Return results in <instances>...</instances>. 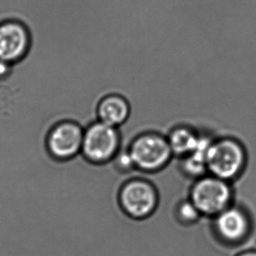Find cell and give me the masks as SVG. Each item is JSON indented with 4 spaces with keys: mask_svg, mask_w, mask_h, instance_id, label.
I'll return each instance as SVG.
<instances>
[{
    "mask_svg": "<svg viewBox=\"0 0 256 256\" xmlns=\"http://www.w3.org/2000/svg\"><path fill=\"white\" fill-rule=\"evenodd\" d=\"M14 66L9 63L0 60V82L7 80L10 76Z\"/></svg>",
    "mask_w": 256,
    "mask_h": 256,
    "instance_id": "5bb4252c",
    "label": "cell"
},
{
    "mask_svg": "<svg viewBox=\"0 0 256 256\" xmlns=\"http://www.w3.org/2000/svg\"><path fill=\"white\" fill-rule=\"evenodd\" d=\"M212 140L208 136H201L197 148L194 152L180 160V169L187 178H200L208 172L206 166V154Z\"/></svg>",
    "mask_w": 256,
    "mask_h": 256,
    "instance_id": "8fae6325",
    "label": "cell"
},
{
    "mask_svg": "<svg viewBox=\"0 0 256 256\" xmlns=\"http://www.w3.org/2000/svg\"><path fill=\"white\" fill-rule=\"evenodd\" d=\"M246 155L240 142L231 138L212 141L206 154L208 172L212 176L228 180L242 170Z\"/></svg>",
    "mask_w": 256,
    "mask_h": 256,
    "instance_id": "8992f818",
    "label": "cell"
},
{
    "mask_svg": "<svg viewBox=\"0 0 256 256\" xmlns=\"http://www.w3.org/2000/svg\"><path fill=\"white\" fill-rule=\"evenodd\" d=\"M84 128L76 121L65 119L49 128L45 146L49 156L58 162H66L80 155Z\"/></svg>",
    "mask_w": 256,
    "mask_h": 256,
    "instance_id": "5b68a950",
    "label": "cell"
},
{
    "mask_svg": "<svg viewBox=\"0 0 256 256\" xmlns=\"http://www.w3.org/2000/svg\"><path fill=\"white\" fill-rule=\"evenodd\" d=\"M111 163H113L114 169L120 173H128L136 170L135 164L127 147L125 149L122 148Z\"/></svg>",
    "mask_w": 256,
    "mask_h": 256,
    "instance_id": "4fadbf2b",
    "label": "cell"
},
{
    "mask_svg": "<svg viewBox=\"0 0 256 256\" xmlns=\"http://www.w3.org/2000/svg\"><path fill=\"white\" fill-rule=\"evenodd\" d=\"M127 149L135 164L136 170L149 174L166 169L174 158L166 135L153 130L136 136Z\"/></svg>",
    "mask_w": 256,
    "mask_h": 256,
    "instance_id": "6da1fadb",
    "label": "cell"
},
{
    "mask_svg": "<svg viewBox=\"0 0 256 256\" xmlns=\"http://www.w3.org/2000/svg\"><path fill=\"white\" fill-rule=\"evenodd\" d=\"M232 190L226 180L217 176H201L190 186L189 197L201 215L215 217L229 208Z\"/></svg>",
    "mask_w": 256,
    "mask_h": 256,
    "instance_id": "277c9868",
    "label": "cell"
},
{
    "mask_svg": "<svg viewBox=\"0 0 256 256\" xmlns=\"http://www.w3.org/2000/svg\"><path fill=\"white\" fill-rule=\"evenodd\" d=\"M201 216L200 212L188 198L180 201L175 208V217L182 225H192Z\"/></svg>",
    "mask_w": 256,
    "mask_h": 256,
    "instance_id": "7c38bea8",
    "label": "cell"
},
{
    "mask_svg": "<svg viewBox=\"0 0 256 256\" xmlns=\"http://www.w3.org/2000/svg\"><path fill=\"white\" fill-rule=\"evenodd\" d=\"M31 46V34L23 23H0V60L15 66L26 58Z\"/></svg>",
    "mask_w": 256,
    "mask_h": 256,
    "instance_id": "52a82bcc",
    "label": "cell"
},
{
    "mask_svg": "<svg viewBox=\"0 0 256 256\" xmlns=\"http://www.w3.org/2000/svg\"><path fill=\"white\" fill-rule=\"evenodd\" d=\"M166 138L173 156L180 160L194 152L198 146L201 135L189 125L178 124L170 128Z\"/></svg>",
    "mask_w": 256,
    "mask_h": 256,
    "instance_id": "30bf717a",
    "label": "cell"
},
{
    "mask_svg": "<svg viewBox=\"0 0 256 256\" xmlns=\"http://www.w3.org/2000/svg\"><path fill=\"white\" fill-rule=\"evenodd\" d=\"M160 196L156 186L142 178H132L122 184L118 202L122 212L128 218L142 220L156 211Z\"/></svg>",
    "mask_w": 256,
    "mask_h": 256,
    "instance_id": "7a4b0ae2",
    "label": "cell"
},
{
    "mask_svg": "<svg viewBox=\"0 0 256 256\" xmlns=\"http://www.w3.org/2000/svg\"><path fill=\"white\" fill-rule=\"evenodd\" d=\"M214 229L222 242L236 245L246 240L251 226L246 212L240 208L229 206L215 216Z\"/></svg>",
    "mask_w": 256,
    "mask_h": 256,
    "instance_id": "ba28073f",
    "label": "cell"
},
{
    "mask_svg": "<svg viewBox=\"0 0 256 256\" xmlns=\"http://www.w3.org/2000/svg\"><path fill=\"white\" fill-rule=\"evenodd\" d=\"M130 102L120 94H105L97 104V120L116 128H119L124 124L130 116Z\"/></svg>",
    "mask_w": 256,
    "mask_h": 256,
    "instance_id": "9c48e42d",
    "label": "cell"
},
{
    "mask_svg": "<svg viewBox=\"0 0 256 256\" xmlns=\"http://www.w3.org/2000/svg\"><path fill=\"white\" fill-rule=\"evenodd\" d=\"M236 256H256V250H245V251H242V252L238 254Z\"/></svg>",
    "mask_w": 256,
    "mask_h": 256,
    "instance_id": "9a60e30c",
    "label": "cell"
},
{
    "mask_svg": "<svg viewBox=\"0 0 256 256\" xmlns=\"http://www.w3.org/2000/svg\"><path fill=\"white\" fill-rule=\"evenodd\" d=\"M121 149L122 136L119 128L98 120L84 128L80 155L88 163L94 166L111 163Z\"/></svg>",
    "mask_w": 256,
    "mask_h": 256,
    "instance_id": "3957f363",
    "label": "cell"
}]
</instances>
